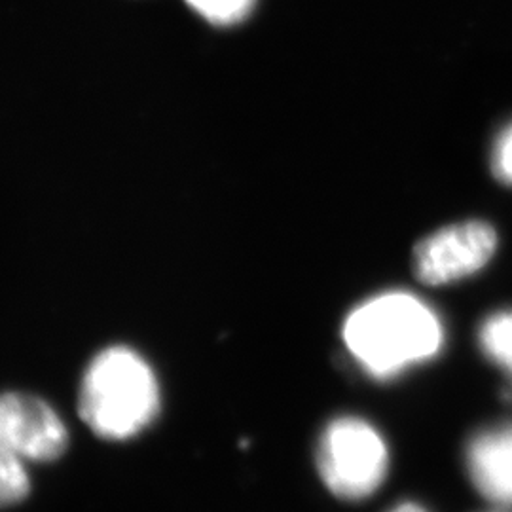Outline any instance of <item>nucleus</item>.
Listing matches in <instances>:
<instances>
[{
    "label": "nucleus",
    "instance_id": "obj_8",
    "mask_svg": "<svg viewBox=\"0 0 512 512\" xmlns=\"http://www.w3.org/2000/svg\"><path fill=\"white\" fill-rule=\"evenodd\" d=\"M184 2L213 25H236L253 12L256 0H184Z\"/></svg>",
    "mask_w": 512,
    "mask_h": 512
},
{
    "label": "nucleus",
    "instance_id": "obj_7",
    "mask_svg": "<svg viewBox=\"0 0 512 512\" xmlns=\"http://www.w3.org/2000/svg\"><path fill=\"white\" fill-rule=\"evenodd\" d=\"M478 346L488 361L507 374L512 395V310L497 311L486 317L478 329Z\"/></svg>",
    "mask_w": 512,
    "mask_h": 512
},
{
    "label": "nucleus",
    "instance_id": "obj_10",
    "mask_svg": "<svg viewBox=\"0 0 512 512\" xmlns=\"http://www.w3.org/2000/svg\"><path fill=\"white\" fill-rule=\"evenodd\" d=\"M389 512H427L421 505L418 503H412V501H406V503H401V505H397V507H393Z\"/></svg>",
    "mask_w": 512,
    "mask_h": 512
},
{
    "label": "nucleus",
    "instance_id": "obj_5",
    "mask_svg": "<svg viewBox=\"0 0 512 512\" xmlns=\"http://www.w3.org/2000/svg\"><path fill=\"white\" fill-rule=\"evenodd\" d=\"M499 238L484 220L444 226L414 249V274L429 287L450 285L478 274L494 258Z\"/></svg>",
    "mask_w": 512,
    "mask_h": 512
},
{
    "label": "nucleus",
    "instance_id": "obj_3",
    "mask_svg": "<svg viewBox=\"0 0 512 512\" xmlns=\"http://www.w3.org/2000/svg\"><path fill=\"white\" fill-rule=\"evenodd\" d=\"M67 427L46 401L25 393L0 395V509L31 492L27 463H48L67 450Z\"/></svg>",
    "mask_w": 512,
    "mask_h": 512
},
{
    "label": "nucleus",
    "instance_id": "obj_6",
    "mask_svg": "<svg viewBox=\"0 0 512 512\" xmlns=\"http://www.w3.org/2000/svg\"><path fill=\"white\" fill-rule=\"evenodd\" d=\"M465 465L480 495L512 507V423L476 433L467 444Z\"/></svg>",
    "mask_w": 512,
    "mask_h": 512
},
{
    "label": "nucleus",
    "instance_id": "obj_4",
    "mask_svg": "<svg viewBox=\"0 0 512 512\" xmlns=\"http://www.w3.org/2000/svg\"><path fill=\"white\" fill-rule=\"evenodd\" d=\"M315 461L330 494L361 501L384 484L389 450L374 425L357 416H340L323 429Z\"/></svg>",
    "mask_w": 512,
    "mask_h": 512
},
{
    "label": "nucleus",
    "instance_id": "obj_2",
    "mask_svg": "<svg viewBox=\"0 0 512 512\" xmlns=\"http://www.w3.org/2000/svg\"><path fill=\"white\" fill-rule=\"evenodd\" d=\"M78 410L93 433L103 439L126 440L139 435L160 410L154 370L126 346L103 349L84 372Z\"/></svg>",
    "mask_w": 512,
    "mask_h": 512
},
{
    "label": "nucleus",
    "instance_id": "obj_9",
    "mask_svg": "<svg viewBox=\"0 0 512 512\" xmlns=\"http://www.w3.org/2000/svg\"><path fill=\"white\" fill-rule=\"evenodd\" d=\"M492 171L497 181L512 186V124L501 129L495 137Z\"/></svg>",
    "mask_w": 512,
    "mask_h": 512
},
{
    "label": "nucleus",
    "instance_id": "obj_1",
    "mask_svg": "<svg viewBox=\"0 0 512 512\" xmlns=\"http://www.w3.org/2000/svg\"><path fill=\"white\" fill-rule=\"evenodd\" d=\"M342 336L357 365L387 382L435 359L444 346V325L420 296L385 291L349 311Z\"/></svg>",
    "mask_w": 512,
    "mask_h": 512
}]
</instances>
